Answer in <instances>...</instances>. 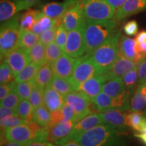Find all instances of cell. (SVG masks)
<instances>
[{"label": "cell", "mask_w": 146, "mask_h": 146, "mask_svg": "<svg viewBox=\"0 0 146 146\" xmlns=\"http://www.w3.org/2000/svg\"><path fill=\"white\" fill-rule=\"evenodd\" d=\"M10 116H18L16 110L1 106L0 108V118H1V119H3V118Z\"/></svg>", "instance_id": "cell-49"}, {"label": "cell", "mask_w": 146, "mask_h": 146, "mask_svg": "<svg viewBox=\"0 0 146 146\" xmlns=\"http://www.w3.org/2000/svg\"><path fill=\"white\" fill-rule=\"evenodd\" d=\"M98 75H100L98 68L91 58L83 56L78 58V61L70 79L74 87V90H76L80 84Z\"/></svg>", "instance_id": "cell-7"}, {"label": "cell", "mask_w": 146, "mask_h": 146, "mask_svg": "<svg viewBox=\"0 0 146 146\" xmlns=\"http://www.w3.org/2000/svg\"><path fill=\"white\" fill-rule=\"evenodd\" d=\"M34 110L33 106L29 100H21L16 108L18 116L26 121H31L33 120Z\"/></svg>", "instance_id": "cell-31"}, {"label": "cell", "mask_w": 146, "mask_h": 146, "mask_svg": "<svg viewBox=\"0 0 146 146\" xmlns=\"http://www.w3.org/2000/svg\"><path fill=\"white\" fill-rule=\"evenodd\" d=\"M139 82L138 85L146 83V57L139 64L138 66Z\"/></svg>", "instance_id": "cell-44"}, {"label": "cell", "mask_w": 146, "mask_h": 146, "mask_svg": "<svg viewBox=\"0 0 146 146\" xmlns=\"http://www.w3.org/2000/svg\"><path fill=\"white\" fill-rule=\"evenodd\" d=\"M139 63L125 58L119 52L116 61L106 73L102 74L106 81L116 78H122L127 72L134 68Z\"/></svg>", "instance_id": "cell-9"}, {"label": "cell", "mask_w": 146, "mask_h": 146, "mask_svg": "<svg viewBox=\"0 0 146 146\" xmlns=\"http://www.w3.org/2000/svg\"><path fill=\"white\" fill-rule=\"evenodd\" d=\"M105 82L106 81L102 74L95 76L80 84L76 91H80L88 97L91 101H94V98L101 92Z\"/></svg>", "instance_id": "cell-17"}, {"label": "cell", "mask_w": 146, "mask_h": 146, "mask_svg": "<svg viewBox=\"0 0 146 146\" xmlns=\"http://www.w3.org/2000/svg\"><path fill=\"white\" fill-rule=\"evenodd\" d=\"M116 21H94L86 19L85 21V43L86 54L83 56L89 58L95 50L104 43L115 31Z\"/></svg>", "instance_id": "cell-2"}, {"label": "cell", "mask_w": 146, "mask_h": 146, "mask_svg": "<svg viewBox=\"0 0 146 146\" xmlns=\"http://www.w3.org/2000/svg\"><path fill=\"white\" fill-rule=\"evenodd\" d=\"M43 95H44V89L35 85L31 94L29 98V102L33 106L34 109L43 105Z\"/></svg>", "instance_id": "cell-37"}, {"label": "cell", "mask_w": 146, "mask_h": 146, "mask_svg": "<svg viewBox=\"0 0 146 146\" xmlns=\"http://www.w3.org/2000/svg\"><path fill=\"white\" fill-rule=\"evenodd\" d=\"M87 1H89V0H81V1H82V5L84 4V3H85V2H87Z\"/></svg>", "instance_id": "cell-57"}, {"label": "cell", "mask_w": 146, "mask_h": 146, "mask_svg": "<svg viewBox=\"0 0 146 146\" xmlns=\"http://www.w3.org/2000/svg\"><path fill=\"white\" fill-rule=\"evenodd\" d=\"M75 123L72 120H67L56 125L47 126L45 142L55 144L56 142L68 137L72 133Z\"/></svg>", "instance_id": "cell-11"}, {"label": "cell", "mask_w": 146, "mask_h": 146, "mask_svg": "<svg viewBox=\"0 0 146 146\" xmlns=\"http://www.w3.org/2000/svg\"><path fill=\"white\" fill-rule=\"evenodd\" d=\"M138 66L139 64L137 65L132 70L127 72L122 77L123 83L125 84V88L127 89L135 90L137 87L139 82Z\"/></svg>", "instance_id": "cell-35"}, {"label": "cell", "mask_w": 146, "mask_h": 146, "mask_svg": "<svg viewBox=\"0 0 146 146\" xmlns=\"http://www.w3.org/2000/svg\"><path fill=\"white\" fill-rule=\"evenodd\" d=\"M20 16L16 15L9 21L1 23L0 31V52L1 59L9 53L18 48L19 45L21 29Z\"/></svg>", "instance_id": "cell-4"}, {"label": "cell", "mask_w": 146, "mask_h": 146, "mask_svg": "<svg viewBox=\"0 0 146 146\" xmlns=\"http://www.w3.org/2000/svg\"><path fill=\"white\" fill-rule=\"evenodd\" d=\"M54 76L52 64L46 62L40 67L39 71L36 73L34 78L35 83L37 87L45 89V87L50 85L52 83Z\"/></svg>", "instance_id": "cell-21"}, {"label": "cell", "mask_w": 146, "mask_h": 146, "mask_svg": "<svg viewBox=\"0 0 146 146\" xmlns=\"http://www.w3.org/2000/svg\"><path fill=\"white\" fill-rule=\"evenodd\" d=\"M39 41V35L31 30H21L18 47L29 51Z\"/></svg>", "instance_id": "cell-27"}, {"label": "cell", "mask_w": 146, "mask_h": 146, "mask_svg": "<svg viewBox=\"0 0 146 146\" xmlns=\"http://www.w3.org/2000/svg\"><path fill=\"white\" fill-rule=\"evenodd\" d=\"M30 62L41 66L46 62L45 59V45L39 41L28 51Z\"/></svg>", "instance_id": "cell-25"}, {"label": "cell", "mask_w": 146, "mask_h": 146, "mask_svg": "<svg viewBox=\"0 0 146 146\" xmlns=\"http://www.w3.org/2000/svg\"><path fill=\"white\" fill-rule=\"evenodd\" d=\"M125 111L116 109H109L101 112L104 124L110 126L120 133H125L127 130V115Z\"/></svg>", "instance_id": "cell-14"}, {"label": "cell", "mask_w": 146, "mask_h": 146, "mask_svg": "<svg viewBox=\"0 0 146 146\" xmlns=\"http://www.w3.org/2000/svg\"><path fill=\"white\" fill-rule=\"evenodd\" d=\"M102 124L104 122L101 112L91 113L74 124L72 133L68 137L85 132Z\"/></svg>", "instance_id": "cell-18"}, {"label": "cell", "mask_w": 146, "mask_h": 146, "mask_svg": "<svg viewBox=\"0 0 146 146\" xmlns=\"http://www.w3.org/2000/svg\"><path fill=\"white\" fill-rule=\"evenodd\" d=\"M22 1H26V2H28V3H32V4L35 5V3L36 2V1H39V0H22Z\"/></svg>", "instance_id": "cell-56"}, {"label": "cell", "mask_w": 146, "mask_h": 146, "mask_svg": "<svg viewBox=\"0 0 146 146\" xmlns=\"http://www.w3.org/2000/svg\"><path fill=\"white\" fill-rule=\"evenodd\" d=\"M144 85H145V91H146V83L144 84Z\"/></svg>", "instance_id": "cell-59"}, {"label": "cell", "mask_w": 146, "mask_h": 146, "mask_svg": "<svg viewBox=\"0 0 146 146\" xmlns=\"http://www.w3.org/2000/svg\"><path fill=\"white\" fill-rule=\"evenodd\" d=\"M50 85L64 97L66 96L70 92L74 91V87L70 78H64L54 76Z\"/></svg>", "instance_id": "cell-26"}, {"label": "cell", "mask_w": 146, "mask_h": 146, "mask_svg": "<svg viewBox=\"0 0 146 146\" xmlns=\"http://www.w3.org/2000/svg\"><path fill=\"white\" fill-rule=\"evenodd\" d=\"M59 26L55 25L54 27L51 28L48 30L43 32L41 34L39 35L40 41L43 43L45 46L50 45V43L55 41V37H56V31H57L58 27Z\"/></svg>", "instance_id": "cell-40"}, {"label": "cell", "mask_w": 146, "mask_h": 146, "mask_svg": "<svg viewBox=\"0 0 146 146\" xmlns=\"http://www.w3.org/2000/svg\"><path fill=\"white\" fill-rule=\"evenodd\" d=\"M135 39L127 37L125 35H121L119 41V52L128 59L135 62L136 56Z\"/></svg>", "instance_id": "cell-24"}, {"label": "cell", "mask_w": 146, "mask_h": 146, "mask_svg": "<svg viewBox=\"0 0 146 146\" xmlns=\"http://www.w3.org/2000/svg\"><path fill=\"white\" fill-rule=\"evenodd\" d=\"M42 13L41 11L29 10L20 18V27L21 30H31L36 20Z\"/></svg>", "instance_id": "cell-30"}, {"label": "cell", "mask_w": 146, "mask_h": 146, "mask_svg": "<svg viewBox=\"0 0 146 146\" xmlns=\"http://www.w3.org/2000/svg\"><path fill=\"white\" fill-rule=\"evenodd\" d=\"M41 66L36 64L30 62L24 68L21 72L15 77V81L17 83L27 82L33 80L36 73L39 71Z\"/></svg>", "instance_id": "cell-29"}, {"label": "cell", "mask_w": 146, "mask_h": 146, "mask_svg": "<svg viewBox=\"0 0 146 146\" xmlns=\"http://www.w3.org/2000/svg\"><path fill=\"white\" fill-rule=\"evenodd\" d=\"M16 84L17 83L15 81V80L11 81L9 83L1 84V86H0V100L4 99L10 92L14 90Z\"/></svg>", "instance_id": "cell-43"}, {"label": "cell", "mask_w": 146, "mask_h": 146, "mask_svg": "<svg viewBox=\"0 0 146 146\" xmlns=\"http://www.w3.org/2000/svg\"><path fill=\"white\" fill-rule=\"evenodd\" d=\"M122 133L106 124H102L85 132L65 138L83 146H123Z\"/></svg>", "instance_id": "cell-1"}, {"label": "cell", "mask_w": 146, "mask_h": 146, "mask_svg": "<svg viewBox=\"0 0 146 146\" xmlns=\"http://www.w3.org/2000/svg\"><path fill=\"white\" fill-rule=\"evenodd\" d=\"M146 57V42L142 43H137L136 45V56L135 62L139 63L143 58Z\"/></svg>", "instance_id": "cell-47"}, {"label": "cell", "mask_w": 146, "mask_h": 146, "mask_svg": "<svg viewBox=\"0 0 146 146\" xmlns=\"http://www.w3.org/2000/svg\"><path fill=\"white\" fill-rule=\"evenodd\" d=\"M23 146H56L54 143L41 141H33L25 143Z\"/></svg>", "instance_id": "cell-51"}, {"label": "cell", "mask_w": 146, "mask_h": 146, "mask_svg": "<svg viewBox=\"0 0 146 146\" xmlns=\"http://www.w3.org/2000/svg\"><path fill=\"white\" fill-rule=\"evenodd\" d=\"M70 0H65L64 2H52L42 6L41 12L53 19L62 18L64 14L70 8L74 6Z\"/></svg>", "instance_id": "cell-20"}, {"label": "cell", "mask_w": 146, "mask_h": 146, "mask_svg": "<svg viewBox=\"0 0 146 146\" xmlns=\"http://www.w3.org/2000/svg\"><path fill=\"white\" fill-rule=\"evenodd\" d=\"M27 122V121L26 120L22 119L18 116H10L3 118V119H1L0 125H1V128L13 127L22 125V124L26 123Z\"/></svg>", "instance_id": "cell-41"}, {"label": "cell", "mask_w": 146, "mask_h": 146, "mask_svg": "<svg viewBox=\"0 0 146 146\" xmlns=\"http://www.w3.org/2000/svg\"><path fill=\"white\" fill-rule=\"evenodd\" d=\"M12 69L14 77L21 72L28 64L30 63L28 51L21 47H18L9 53L3 58Z\"/></svg>", "instance_id": "cell-13"}, {"label": "cell", "mask_w": 146, "mask_h": 146, "mask_svg": "<svg viewBox=\"0 0 146 146\" xmlns=\"http://www.w3.org/2000/svg\"><path fill=\"white\" fill-rule=\"evenodd\" d=\"M21 101V99L20 97L16 94L15 90H13L4 99L1 100V106L16 110Z\"/></svg>", "instance_id": "cell-39"}, {"label": "cell", "mask_w": 146, "mask_h": 146, "mask_svg": "<svg viewBox=\"0 0 146 146\" xmlns=\"http://www.w3.org/2000/svg\"><path fill=\"white\" fill-rule=\"evenodd\" d=\"M85 21L83 5L81 3L70 8L62 17V24L68 32L78 28Z\"/></svg>", "instance_id": "cell-15"}, {"label": "cell", "mask_w": 146, "mask_h": 146, "mask_svg": "<svg viewBox=\"0 0 146 146\" xmlns=\"http://www.w3.org/2000/svg\"><path fill=\"white\" fill-rule=\"evenodd\" d=\"M61 109L65 116L66 121H67V120H72V121L74 122V120H75V112H74V108L72 106L65 102L64 105L63 106V107Z\"/></svg>", "instance_id": "cell-48"}, {"label": "cell", "mask_w": 146, "mask_h": 146, "mask_svg": "<svg viewBox=\"0 0 146 146\" xmlns=\"http://www.w3.org/2000/svg\"><path fill=\"white\" fill-rule=\"evenodd\" d=\"M144 10H146V0H127L116 9L114 20L116 22L122 21Z\"/></svg>", "instance_id": "cell-16"}, {"label": "cell", "mask_w": 146, "mask_h": 146, "mask_svg": "<svg viewBox=\"0 0 146 146\" xmlns=\"http://www.w3.org/2000/svg\"><path fill=\"white\" fill-rule=\"evenodd\" d=\"M136 42L137 43H145L146 42V31L143 30L138 33L135 39Z\"/></svg>", "instance_id": "cell-52"}, {"label": "cell", "mask_w": 146, "mask_h": 146, "mask_svg": "<svg viewBox=\"0 0 146 146\" xmlns=\"http://www.w3.org/2000/svg\"><path fill=\"white\" fill-rule=\"evenodd\" d=\"M135 137L139 139L143 142L144 145H146V131L143 133H136V134H135Z\"/></svg>", "instance_id": "cell-54"}, {"label": "cell", "mask_w": 146, "mask_h": 146, "mask_svg": "<svg viewBox=\"0 0 146 146\" xmlns=\"http://www.w3.org/2000/svg\"><path fill=\"white\" fill-rule=\"evenodd\" d=\"M35 85L34 79L16 84L14 90L21 100H27L30 97L33 89Z\"/></svg>", "instance_id": "cell-36"}, {"label": "cell", "mask_w": 146, "mask_h": 146, "mask_svg": "<svg viewBox=\"0 0 146 146\" xmlns=\"http://www.w3.org/2000/svg\"><path fill=\"white\" fill-rule=\"evenodd\" d=\"M66 29L62 23H61L58 27L56 31V37H55V42L64 50L66 42L67 37H68V33Z\"/></svg>", "instance_id": "cell-42"}, {"label": "cell", "mask_w": 146, "mask_h": 146, "mask_svg": "<svg viewBox=\"0 0 146 146\" xmlns=\"http://www.w3.org/2000/svg\"><path fill=\"white\" fill-rule=\"evenodd\" d=\"M25 144V143L17 141H9V143H6L3 146H23Z\"/></svg>", "instance_id": "cell-55"}, {"label": "cell", "mask_w": 146, "mask_h": 146, "mask_svg": "<svg viewBox=\"0 0 146 146\" xmlns=\"http://www.w3.org/2000/svg\"><path fill=\"white\" fill-rule=\"evenodd\" d=\"M64 104V97L55 90L50 85L45 87L43 95V104L50 112L61 109Z\"/></svg>", "instance_id": "cell-19"}, {"label": "cell", "mask_w": 146, "mask_h": 146, "mask_svg": "<svg viewBox=\"0 0 146 146\" xmlns=\"http://www.w3.org/2000/svg\"><path fill=\"white\" fill-rule=\"evenodd\" d=\"M125 84L122 78L109 80L105 82L102 86V91L112 98L119 96L125 91Z\"/></svg>", "instance_id": "cell-23"}, {"label": "cell", "mask_w": 146, "mask_h": 146, "mask_svg": "<svg viewBox=\"0 0 146 146\" xmlns=\"http://www.w3.org/2000/svg\"><path fill=\"white\" fill-rule=\"evenodd\" d=\"M63 54L62 49L55 41L45 46V59L50 64H54Z\"/></svg>", "instance_id": "cell-34"}, {"label": "cell", "mask_w": 146, "mask_h": 146, "mask_svg": "<svg viewBox=\"0 0 146 146\" xmlns=\"http://www.w3.org/2000/svg\"><path fill=\"white\" fill-rule=\"evenodd\" d=\"M121 33L116 29L110 37L98 47L90 56L100 75L106 73L116 61L119 54V41Z\"/></svg>", "instance_id": "cell-3"}, {"label": "cell", "mask_w": 146, "mask_h": 146, "mask_svg": "<svg viewBox=\"0 0 146 146\" xmlns=\"http://www.w3.org/2000/svg\"><path fill=\"white\" fill-rule=\"evenodd\" d=\"M78 61V58H74L64 54L52 64L54 76L64 78H70Z\"/></svg>", "instance_id": "cell-12"}, {"label": "cell", "mask_w": 146, "mask_h": 146, "mask_svg": "<svg viewBox=\"0 0 146 146\" xmlns=\"http://www.w3.org/2000/svg\"><path fill=\"white\" fill-rule=\"evenodd\" d=\"M131 112H141L146 106V91L145 85H139L135 89L131 98Z\"/></svg>", "instance_id": "cell-22"}, {"label": "cell", "mask_w": 146, "mask_h": 146, "mask_svg": "<svg viewBox=\"0 0 146 146\" xmlns=\"http://www.w3.org/2000/svg\"><path fill=\"white\" fill-rule=\"evenodd\" d=\"M33 120L42 127H46L50 124L51 112L44 104L42 105L35 109Z\"/></svg>", "instance_id": "cell-32"}, {"label": "cell", "mask_w": 146, "mask_h": 146, "mask_svg": "<svg viewBox=\"0 0 146 146\" xmlns=\"http://www.w3.org/2000/svg\"><path fill=\"white\" fill-rule=\"evenodd\" d=\"M33 5L22 0H1L0 1V21L1 23L9 21L20 11L27 10Z\"/></svg>", "instance_id": "cell-10"}, {"label": "cell", "mask_w": 146, "mask_h": 146, "mask_svg": "<svg viewBox=\"0 0 146 146\" xmlns=\"http://www.w3.org/2000/svg\"><path fill=\"white\" fill-rule=\"evenodd\" d=\"M85 22L80 27L68 32L64 53L74 58L83 57L86 54Z\"/></svg>", "instance_id": "cell-6"}, {"label": "cell", "mask_w": 146, "mask_h": 146, "mask_svg": "<svg viewBox=\"0 0 146 146\" xmlns=\"http://www.w3.org/2000/svg\"><path fill=\"white\" fill-rule=\"evenodd\" d=\"M14 76L12 70L8 63L3 60L0 66V83L1 84L9 83L13 81Z\"/></svg>", "instance_id": "cell-38"}, {"label": "cell", "mask_w": 146, "mask_h": 146, "mask_svg": "<svg viewBox=\"0 0 146 146\" xmlns=\"http://www.w3.org/2000/svg\"><path fill=\"white\" fill-rule=\"evenodd\" d=\"M54 145L56 146H83L74 140L67 139L60 140V141L56 142Z\"/></svg>", "instance_id": "cell-50"}, {"label": "cell", "mask_w": 146, "mask_h": 146, "mask_svg": "<svg viewBox=\"0 0 146 146\" xmlns=\"http://www.w3.org/2000/svg\"><path fill=\"white\" fill-rule=\"evenodd\" d=\"M65 121L66 118L64 115L62 111V109H60L51 112V122L48 126L56 125V124L63 123Z\"/></svg>", "instance_id": "cell-45"}, {"label": "cell", "mask_w": 146, "mask_h": 146, "mask_svg": "<svg viewBox=\"0 0 146 146\" xmlns=\"http://www.w3.org/2000/svg\"><path fill=\"white\" fill-rule=\"evenodd\" d=\"M85 19L108 21L114 18L116 9L106 0H89L83 4Z\"/></svg>", "instance_id": "cell-5"}, {"label": "cell", "mask_w": 146, "mask_h": 146, "mask_svg": "<svg viewBox=\"0 0 146 146\" xmlns=\"http://www.w3.org/2000/svg\"><path fill=\"white\" fill-rule=\"evenodd\" d=\"M123 29L125 34H127V35H135L138 33V24L135 21H131L125 24Z\"/></svg>", "instance_id": "cell-46"}, {"label": "cell", "mask_w": 146, "mask_h": 146, "mask_svg": "<svg viewBox=\"0 0 146 146\" xmlns=\"http://www.w3.org/2000/svg\"><path fill=\"white\" fill-rule=\"evenodd\" d=\"M93 102L96 110L99 112H104L112 108L113 98L103 91L100 92L94 98Z\"/></svg>", "instance_id": "cell-33"}, {"label": "cell", "mask_w": 146, "mask_h": 146, "mask_svg": "<svg viewBox=\"0 0 146 146\" xmlns=\"http://www.w3.org/2000/svg\"><path fill=\"white\" fill-rule=\"evenodd\" d=\"M143 113L144 116H145V117H146V108H145V111H144V112H143Z\"/></svg>", "instance_id": "cell-58"}, {"label": "cell", "mask_w": 146, "mask_h": 146, "mask_svg": "<svg viewBox=\"0 0 146 146\" xmlns=\"http://www.w3.org/2000/svg\"><path fill=\"white\" fill-rule=\"evenodd\" d=\"M57 21L58 19H53L42 12L33 27L31 31L35 33L40 35L45 31L54 27L57 23Z\"/></svg>", "instance_id": "cell-28"}, {"label": "cell", "mask_w": 146, "mask_h": 146, "mask_svg": "<svg viewBox=\"0 0 146 146\" xmlns=\"http://www.w3.org/2000/svg\"><path fill=\"white\" fill-rule=\"evenodd\" d=\"M106 1H108L110 4L116 10V9L120 8L127 0H106Z\"/></svg>", "instance_id": "cell-53"}, {"label": "cell", "mask_w": 146, "mask_h": 146, "mask_svg": "<svg viewBox=\"0 0 146 146\" xmlns=\"http://www.w3.org/2000/svg\"><path fill=\"white\" fill-rule=\"evenodd\" d=\"M65 102L72 106L75 112L74 122L77 123L87 115L94 113L91 106L94 104L88 97L78 91H73L64 97Z\"/></svg>", "instance_id": "cell-8"}]
</instances>
